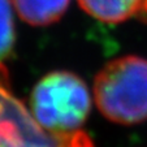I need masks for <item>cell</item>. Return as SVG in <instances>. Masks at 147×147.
<instances>
[{"mask_svg":"<svg viewBox=\"0 0 147 147\" xmlns=\"http://www.w3.org/2000/svg\"><path fill=\"white\" fill-rule=\"evenodd\" d=\"M94 98L99 111L119 124L147 119V60L124 56L106 65L95 78Z\"/></svg>","mask_w":147,"mask_h":147,"instance_id":"obj_1","label":"cell"},{"mask_svg":"<svg viewBox=\"0 0 147 147\" xmlns=\"http://www.w3.org/2000/svg\"><path fill=\"white\" fill-rule=\"evenodd\" d=\"M30 103L39 125L55 133L78 131L91 108L87 86L69 72L45 76L34 87Z\"/></svg>","mask_w":147,"mask_h":147,"instance_id":"obj_2","label":"cell"},{"mask_svg":"<svg viewBox=\"0 0 147 147\" xmlns=\"http://www.w3.org/2000/svg\"><path fill=\"white\" fill-rule=\"evenodd\" d=\"M0 147H94L82 131L45 129L12 92L5 65L0 63Z\"/></svg>","mask_w":147,"mask_h":147,"instance_id":"obj_3","label":"cell"},{"mask_svg":"<svg viewBox=\"0 0 147 147\" xmlns=\"http://www.w3.org/2000/svg\"><path fill=\"white\" fill-rule=\"evenodd\" d=\"M21 18L33 26H47L65 13L69 0H12Z\"/></svg>","mask_w":147,"mask_h":147,"instance_id":"obj_4","label":"cell"},{"mask_svg":"<svg viewBox=\"0 0 147 147\" xmlns=\"http://www.w3.org/2000/svg\"><path fill=\"white\" fill-rule=\"evenodd\" d=\"M81 8L103 22L119 24L143 9V0H78Z\"/></svg>","mask_w":147,"mask_h":147,"instance_id":"obj_5","label":"cell"},{"mask_svg":"<svg viewBox=\"0 0 147 147\" xmlns=\"http://www.w3.org/2000/svg\"><path fill=\"white\" fill-rule=\"evenodd\" d=\"M14 38L12 0H0V63L12 53Z\"/></svg>","mask_w":147,"mask_h":147,"instance_id":"obj_6","label":"cell"},{"mask_svg":"<svg viewBox=\"0 0 147 147\" xmlns=\"http://www.w3.org/2000/svg\"><path fill=\"white\" fill-rule=\"evenodd\" d=\"M143 11L147 13V0H143Z\"/></svg>","mask_w":147,"mask_h":147,"instance_id":"obj_7","label":"cell"}]
</instances>
